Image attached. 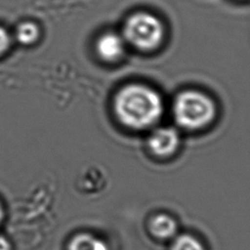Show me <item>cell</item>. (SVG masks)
Returning a JSON list of instances; mask_svg holds the SVG:
<instances>
[{"instance_id": "cell-1", "label": "cell", "mask_w": 250, "mask_h": 250, "mask_svg": "<svg viewBox=\"0 0 250 250\" xmlns=\"http://www.w3.org/2000/svg\"><path fill=\"white\" fill-rule=\"evenodd\" d=\"M113 109L125 127L145 130L162 116L164 104L158 92L149 86L134 83L122 87L115 95Z\"/></svg>"}, {"instance_id": "cell-2", "label": "cell", "mask_w": 250, "mask_h": 250, "mask_svg": "<svg viewBox=\"0 0 250 250\" xmlns=\"http://www.w3.org/2000/svg\"><path fill=\"white\" fill-rule=\"evenodd\" d=\"M173 116L179 126L194 131L210 124L216 116L215 102L198 90H185L173 102Z\"/></svg>"}, {"instance_id": "cell-3", "label": "cell", "mask_w": 250, "mask_h": 250, "mask_svg": "<svg viewBox=\"0 0 250 250\" xmlns=\"http://www.w3.org/2000/svg\"><path fill=\"white\" fill-rule=\"evenodd\" d=\"M164 32L165 28L159 18L148 12H137L126 20L122 35L127 44L148 52L161 45Z\"/></svg>"}, {"instance_id": "cell-4", "label": "cell", "mask_w": 250, "mask_h": 250, "mask_svg": "<svg viewBox=\"0 0 250 250\" xmlns=\"http://www.w3.org/2000/svg\"><path fill=\"white\" fill-rule=\"evenodd\" d=\"M180 141V134L174 127H158L148 136L147 146L157 156H169L177 151Z\"/></svg>"}, {"instance_id": "cell-5", "label": "cell", "mask_w": 250, "mask_h": 250, "mask_svg": "<svg viewBox=\"0 0 250 250\" xmlns=\"http://www.w3.org/2000/svg\"><path fill=\"white\" fill-rule=\"evenodd\" d=\"M126 41L122 34L114 31H106L101 34L96 41V52L104 62H116L120 60L126 48Z\"/></svg>"}, {"instance_id": "cell-6", "label": "cell", "mask_w": 250, "mask_h": 250, "mask_svg": "<svg viewBox=\"0 0 250 250\" xmlns=\"http://www.w3.org/2000/svg\"><path fill=\"white\" fill-rule=\"evenodd\" d=\"M148 230L159 240L173 239L178 232V225L174 218L167 214H156L148 221Z\"/></svg>"}, {"instance_id": "cell-7", "label": "cell", "mask_w": 250, "mask_h": 250, "mask_svg": "<svg viewBox=\"0 0 250 250\" xmlns=\"http://www.w3.org/2000/svg\"><path fill=\"white\" fill-rule=\"evenodd\" d=\"M68 250H109L105 241L90 233H78L71 238Z\"/></svg>"}, {"instance_id": "cell-8", "label": "cell", "mask_w": 250, "mask_h": 250, "mask_svg": "<svg viewBox=\"0 0 250 250\" xmlns=\"http://www.w3.org/2000/svg\"><path fill=\"white\" fill-rule=\"evenodd\" d=\"M40 36V29L33 21L21 22L15 30V39L21 45L29 46L34 44Z\"/></svg>"}, {"instance_id": "cell-9", "label": "cell", "mask_w": 250, "mask_h": 250, "mask_svg": "<svg viewBox=\"0 0 250 250\" xmlns=\"http://www.w3.org/2000/svg\"><path fill=\"white\" fill-rule=\"evenodd\" d=\"M170 250H205V247L197 237L188 233H182L173 238Z\"/></svg>"}, {"instance_id": "cell-10", "label": "cell", "mask_w": 250, "mask_h": 250, "mask_svg": "<svg viewBox=\"0 0 250 250\" xmlns=\"http://www.w3.org/2000/svg\"><path fill=\"white\" fill-rule=\"evenodd\" d=\"M11 44L12 36L3 26H0V57L7 53L11 47Z\"/></svg>"}, {"instance_id": "cell-11", "label": "cell", "mask_w": 250, "mask_h": 250, "mask_svg": "<svg viewBox=\"0 0 250 250\" xmlns=\"http://www.w3.org/2000/svg\"><path fill=\"white\" fill-rule=\"evenodd\" d=\"M0 250H11V244L9 240L2 235H0Z\"/></svg>"}, {"instance_id": "cell-12", "label": "cell", "mask_w": 250, "mask_h": 250, "mask_svg": "<svg viewBox=\"0 0 250 250\" xmlns=\"http://www.w3.org/2000/svg\"><path fill=\"white\" fill-rule=\"evenodd\" d=\"M3 216H4V213H3V208H2V206H1V204H0V224H1L2 220H3Z\"/></svg>"}]
</instances>
